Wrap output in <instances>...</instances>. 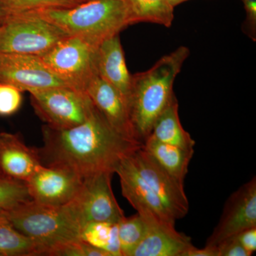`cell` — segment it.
I'll return each instance as SVG.
<instances>
[{
	"instance_id": "obj_15",
	"label": "cell",
	"mask_w": 256,
	"mask_h": 256,
	"mask_svg": "<svg viewBox=\"0 0 256 256\" xmlns=\"http://www.w3.org/2000/svg\"><path fill=\"white\" fill-rule=\"evenodd\" d=\"M85 92L117 132L137 142L133 134L127 102L114 87L97 74L87 84Z\"/></svg>"
},
{
	"instance_id": "obj_13",
	"label": "cell",
	"mask_w": 256,
	"mask_h": 256,
	"mask_svg": "<svg viewBox=\"0 0 256 256\" xmlns=\"http://www.w3.org/2000/svg\"><path fill=\"white\" fill-rule=\"evenodd\" d=\"M114 173L119 176L122 195L140 215L152 217L175 226L176 220L170 214L158 195L138 174L128 154L120 162Z\"/></svg>"
},
{
	"instance_id": "obj_1",
	"label": "cell",
	"mask_w": 256,
	"mask_h": 256,
	"mask_svg": "<svg viewBox=\"0 0 256 256\" xmlns=\"http://www.w3.org/2000/svg\"><path fill=\"white\" fill-rule=\"evenodd\" d=\"M42 134L44 146L38 149L42 164L67 166L82 178L114 174L121 160L142 146L117 132L95 106L82 124L62 130L45 124Z\"/></svg>"
},
{
	"instance_id": "obj_19",
	"label": "cell",
	"mask_w": 256,
	"mask_h": 256,
	"mask_svg": "<svg viewBox=\"0 0 256 256\" xmlns=\"http://www.w3.org/2000/svg\"><path fill=\"white\" fill-rule=\"evenodd\" d=\"M144 150L150 154L156 162L173 178L184 184L188 164L194 150L160 142L148 138L142 144Z\"/></svg>"
},
{
	"instance_id": "obj_7",
	"label": "cell",
	"mask_w": 256,
	"mask_h": 256,
	"mask_svg": "<svg viewBox=\"0 0 256 256\" xmlns=\"http://www.w3.org/2000/svg\"><path fill=\"white\" fill-rule=\"evenodd\" d=\"M98 45L76 36H67L40 57L52 74L69 86L85 92L97 74Z\"/></svg>"
},
{
	"instance_id": "obj_16",
	"label": "cell",
	"mask_w": 256,
	"mask_h": 256,
	"mask_svg": "<svg viewBox=\"0 0 256 256\" xmlns=\"http://www.w3.org/2000/svg\"><path fill=\"white\" fill-rule=\"evenodd\" d=\"M141 217L146 225V234L131 256H185L194 246L192 238L175 226L151 217Z\"/></svg>"
},
{
	"instance_id": "obj_32",
	"label": "cell",
	"mask_w": 256,
	"mask_h": 256,
	"mask_svg": "<svg viewBox=\"0 0 256 256\" xmlns=\"http://www.w3.org/2000/svg\"><path fill=\"white\" fill-rule=\"evenodd\" d=\"M170 3L174 6H176V5L180 4V3L188 1V0H169Z\"/></svg>"
},
{
	"instance_id": "obj_24",
	"label": "cell",
	"mask_w": 256,
	"mask_h": 256,
	"mask_svg": "<svg viewBox=\"0 0 256 256\" xmlns=\"http://www.w3.org/2000/svg\"><path fill=\"white\" fill-rule=\"evenodd\" d=\"M86 0H0V11L3 18L8 15L44 9L68 8Z\"/></svg>"
},
{
	"instance_id": "obj_11",
	"label": "cell",
	"mask_w": 256,
	"mask_h": 256,
	"mask_svg": "<svg viewBox=\"0 0 256 256\" xmlns=\"http://www.w3.org/2000/svg\"><path fill=\"white\" fill-rule=\"evenodd\" d=\"M252 227H256L255 176L229 196L220 222L207 239L206 246H216L224 240Z\"/></svg>"
},
{
	"instance_id": "obj_4",
	"label": "cell",
	"mask_w": 256,
	"mask_h": 256,
	"mask_svg": "<svg viewBox=\"0 0 256 256\" xmlns=\"http://www.w3.org/2000/svg\"><path fill=\"white\" fill-rule=\"evenodd\" d=\"M16 230L41 246L48 256L60 244L82 240V227L66 206L44 204L30 200L3 210Z\"/></svg>"
},
{
	"instance_id": "obj_8",
	"label": "cell",
	"mask_w": 256,
	"mask_h": 256,
	"mask_svg": "<svg viewBox=\"0 0 256 256\" xmlns=\"http://www.w3.org/2000/svg\"><path fill=\"white\" fill-rule=\"evenodd\" d=\"M112 174L101 172L84 178L78 193L65 205L82 228L89 223L118 224L124 216L112 192Z\"/></svg>"
},
{
	"instance_id": "obj_6",
	"label": "cell",
	"mask_w": 256,
	"mask_h": 256,
	"mask_svg": "<svg viewBox=\"0 0 256 256\" xmlns=\"http://www.w3.org/2000/svg\"><path fill=\"white\" fill-rule=\"evenodd\" d=\"M28 92L37 116L55 129H68L82 124L94 108L85 92L70 86L36 89Z\"/></svg>"
},
{
	"instance_id": "obj_12",
	"label": "cell",
	"mask_w": 256,
	"mask_h": 256,
	"mask_svg": "<svg viewBox=\"0 0 256 256\" xmlns=\"http://www.w3.org/2000/svg\"><path fill=\"white\" fill-rule=\"evenodd\" d=\"M0 82L13 86L22 92L69 86L52 74L40 57L10 52H0Z\"/></svg>"
},
{
	"instance_id": "obj_5",
	"label": "cell",
	"mask_w": 256,
	"mask_h": 256,
	"mask_svg": "<svg viewBox=\"0 0 256 256\" xmlns=\"http://www.w3.org/2000/svg\"><path fill=\"white\" fill-rule=\"evenodd\" d=\"M67 36L36 12L8 15L0 25V52L41 56Z\"/></svg>"
},
{
	"instance_id": "obj_21",
	"label": "cell",
	"mask_w": 256,
	"mask_h": 256,
	"mask_svg": "<svg viewBox=\"0 0 256 256\" xmlns=\"http://www.w3.org/2000/svg\"><path fill=\"white\" fill-rule=\"evenodd\" d=\"M0 256H42L41 246L16 230L3 210H0Z\"/></svg>"
},
{
	"instance_id": "obj_23",
	"label": "cell",
	"mask_w": 256,
	"mask_h": 256,
	"mask_svg": "<svg viewBox=\"0 0 256 256\" xmlns=\"http://www.w3.org/2000/svg\"><path fill=\"white\" fill-rule=\"evenodd\" d=\"M146 232V225L137 213L132 216H124L118 224L120 248L122 256H131L142 242Z\"/></svg>"
},
{
	"instance_id": "obj_20",
	"label": "cell",
	"mask_w": 256,
	"mask_h": 256,
	"mask_svg": "<svg viewBox=\"0 0 256 256\" xmlns=\"http://www.w3.org/2000/svg\"><path fill=\"white\" fill-rule=\"evenodd\" d=\"M130 24L152 22L170 28L174 20V6L169 0H124Z\"/></svg>"
},
{
	"instance_id": "obj_9",
	"label": "cell",
	"mask_w": 256,
	"mask_h": 256,
	"mask_svg": "<svg viewBox=\"0 0 256 256\" xmlns=\"http://www.w3.org/2000/svg\"><path fill=\"white\" fill-rule=\"evenodd\" d=\"M128 158L138 174L144 180L175 220L184 218L190 204L184 190V184L178 182L156 160L148 154L142 146L128 154Z\"/></svg>"
},
{
	"instance_id": "obj_30",
	"label": "cell",
	"mask_w": 256,
	"mask_h": 256,
	"mask_svg": "<svg viewBox=\"0 0 256 256\" xmlns=\"http://www.w3.org/2000/svg\"><path fill=\"white\" fill-rule=\"evenodd\" d=\"M242 247L250 252L254 254L256 250V227L242 230L236 236Z\"/></svg>"
},
{
	"instance_id": "obj_27",
	"label": "cell",
	"mask_w": 256,
	"mask_h": 256,
	"mask_svg": "<svg viewBox=\"0 0 256 256\" xmlns=\"http://www.w3.org/2000/svg\"><path fill=\"white\" fill-rule=\"evenodd\" d=\"M22 102V92L9 84L0 82V116L6 117L18 112Z\"/></svg>"
},
{
	"instance_id": "obj_28",
	"label": "cell",
	"mask_w": 256,
	"mask_h": 256,
	"mask_svg": "<svg viewBox=\"0 0 256 256\" xmlns=\"http://www.w3.org/2000/svg\"><path fill=\"white\" fill-rule=\"evenodd\" d=\"M218 256H250L252 254L247 252L236 237H230L224 240L218 246Z\"/></svg>"
},
{
	"instance_id": "obj_18",
	"label": "cell",
	"mask_w": 256,
	"mask_h": 256,
	"mask_svg": "<svg viewBox=\"0 0 256 256\" xmlns=\"http://www.w3.org/2000/svg\"><path fill=\"white\" fill-rule=\"evenodd\" d=\"M148 138L184 149H194L196 142L182 126L178 101L175 96L156 120Z\"/></svg>"
},
{
	"instance_id": "obj_2",
	"label": "cell",
	"mask_w": 256,
	"mask_h": 256,
	"mask_svg": "<svg viewBox=\"0 0 256 256\" xmlns=\"http://www.w3.org/2000/svg\"><path fill=\"white\" fill-rule=\"evenodd\" d=\"M190 54L188 47L180 46L162 57L149 70L132 75L128 108L134 139L141 144L174 97L175 78Z\"/></svg>"
},
{
	"instance_id": "obj_26",
	"label": "cell",
	"mask_w": 256,
	"mask_h": 256,
	"mask_svg": "<svg viewBox=\"0 0 256 256\" xmlns=\"http://www.w3.org/2000/svg\"><path fill=\"white\" fill-rule=\"evenodd\" d=\"M50 256H110L105 250L78 240L56 246L48 252Z\"/></svg>"
},
{
	"instance_id": "obj_29",
	"label": "cell",
	"mask_w": 256,
	"mask_h": 256,
	"mask_svg": "<svg viewBox=\"0 0 256 256\" xmlns=\"http://www.w3.org/2000/svg\"><path fill=\"white\" fill-rule=\"evenodd\" d=\"M244 4L246 18L242 30L244 32L256 41V0H242Z\"/></svg>"
},
{
	"instance_id": "obj_10",
	"label": "cell",
	"mask_w": 256,
	"mask_h": 256,
	"mask_svg": "<svg viewBox=\"0 0 256 256\" xmlns=\"http://www.w3.org/2000/svg\"><path fill=\"white\" fill-rule=\"evenodd\" d=\"M82 180L76 172L62 165H40L25 183L34 201L62 206L72 201L82 186Z\"/></svg>"
},
{
	"instance_id": "obj_25",
	"label": "cell",
	"mask_w": 256,
	"mask_h": 256,
	"mask_svg": "<svg viewBox=\"0 0 256 256\" xmlns=\"http://www.w3.org/2000/svg\"><path fill=\"white\" fill-rule=\"evenodd\" d=\"M31 200L26 184L0 178V210Z\"/></svg>"
},
{
	"instance_id": "obj_17",
	"label": "cell",
	"mask_w": 256,
	"mask_h": 256,
	"mask_svg": "<svg viewBox=\"0 0 256 256\" xmlns=\"http://www.w3.org/2000/svg\"><path fill=\"white\" fill-rule=\"evenodd\" d=\"M97 73L121 94L127 102L131 88V78L119 34L109 37L98 46Z\"/></svg>"
},
{
	"instance_id": "obj_33",
	"label": "cell",
	"mask_w": 256,
	"mask_h": 256,
	"mask_svg": "<svg viewBox=\"0 0 256 256\" xmlns=\"http://www.w3.org/2000/svg\"><path fill=\"white\" fill-rule=\"evenodd\" d=\"M3 22V15L2 14L1 11H0V25L2 24Z\"/></svg>"
},
{
	"instance_id": "obj_31",
	"label": "cell",
	"mask_w": 256,
	"mask_h": 256,
	"mask_svg": "<svg viewBox=\"0 0 256 256\" xmlns=\"http://www.w3.org/2000/svg\"><path fill=\"white\" fill-rule=\"evenodd\" d=\"M185 256H218V249L217 246H205L203 248L193 246L186 252Z\"/></svg>"
},
{
	"instance_id": "obj_3",
	"label": "cell",
	"mask_w": 256,
	"mask_h": 256,
	"mask_svg": "<svg viewBox=\"0 0 256 256\" xmlns=\"http://www.w3.org/2000/svg\"><path fill=\"white\" fill-rule=\"evenodd\" d=\"M34 12L68 36L98 46L130 25L124 0H86L72 8Z\"/></svg>"
},
{
	"instance_id": "obj_22",
	"label": "cell",
	"mask_w": 256,
	"mask_h": 256,
	"mask_svg": "<svg viewBox=\"0 0 256 256\" xmlns=\"http://www.w3.org/2000/svg\"><path fill=\"white\" fill-rule=\"evenodd\" d=\"M118 224L100 222L85 224L80 230V238L92 246L105 250L110 256H122L118 236Z\"/></svg>"
},
{
	"instance_id": "obj_14",
	"label": "cell",
	"mask_w": 256,
	"mask_h": 256,
	"mask_svg": "<svg viewBox=\"0 0 256 256\" xmlns=\"http://www.w3.org/2000/svg\"><path fill=\"white\" fill-rule=\"evenodd\" d=\"M42 164L38 150L20 134L0 132V178L25 184Z\"/></svg>"
}]
</instances>
